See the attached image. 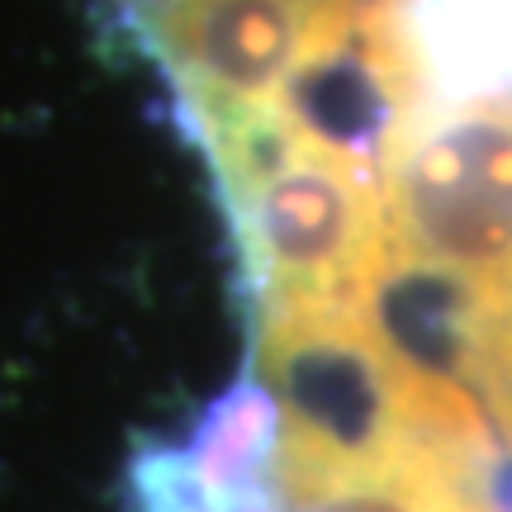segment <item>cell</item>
Wrapping results in <instances>:
<instances>
[{"mask_svg":"<svg viewBox=\"0 0 512 512\" xmlns=\"http://www.w3.org/2000/svg\"><path fill=\"white\" fill-rule=\"evenodd\" d=\"M389 266L470 290L484 318L512 309V110L498 100L408 119L380 166Z\"/></svg>","mask_w":512,"mask_h":512,"instance_id":"6da1fadb","label":"cell"},{"mask_svg":"<svg viewBox=\"0 0 512 512\" xmlns=\"http://www.w3.org/2000/svg\"><path fill=\"white\" fill-rule=\"evenodd\" d=\"M271 512H484L408 437L323 470H275Z\"/></svg>","mask_w":512,"mask_h":512,"instance_id":"277c9868","label":"cell"},{"mask_svg":"<svg viewBox=\"0 0 512 512\" xmlns=\"http://www.w3.org/2000/svg\"><path fill=\"white\" fill-rule=\"evenodd\" d=\"M266 309H356L389 271L380 176L299 143L261 176L223 190Z\"/></svg>","mask_w":512,"mask_h":512,"instance_id":"7a4b0ae2","label":"cell"},{"mask_svg":"<svg viewBox=\"0 0 512 512\" xmlns=\"http://www.w3.org/2000/svg\"><path fill=\"white\" fill-rule=\"evenodd\" d=\"M394 29L418 95L484 105L512 86V0H403Z\"/></svg>","mask_w":512,"mask_h":512,"instance_id":"3957f363","label":"cell"}]
</instances>
